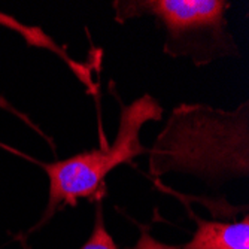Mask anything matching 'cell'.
<instances>
[{"instance_id": "6da1fadb", "label": "cell", "mask_w": 249, "mask_h": 249, "mask_svg": "<svg viewBox=\"0 0 249 249\" xmlns=\"http://www.w3.org/2000/svg\"><path fill=\"white\" fill-rule=\"evenodd\" d=\"M146 155L148 170L155 178L188 173L211 184L246 178L249 102L234 110L205 103L178 105Z\"/></svg>"}, {"instance_id": "7a4b0ae2", "label": "cell", "mask_w": 249, "mask_h": 249, "mask_svg": "<svg viewBox=\"0 0 249 249\" xmlns=\"http://www.w3.org/2000/svg\"><path fill=\"white\" fill-rule=\"evenodd\" d=\"M120 124L114 142L75 154L64 160L39 164L48 176V203L36 229L47 224L58 211L76 206L78 200L100 201L106 194V176L117 167L148 152L141 142V130L149 121L163 118V106L151 94L121 105Z\"/></svg>"}, {"instance_id": "3957f363", "label": "cell", "mask_w": 249, "mask_h": 249, "mask_svg": "<svg viewBox=\"0 0 249 249\" xmlns=\"http://www.w3.org/2000/svg\"><path fill=\"white\" fill-rule=\"evenodd\" d=\"M225 0H115V21L152 17L164 33V54L187 57L197 67L239 55V47L225 17Z\"/></svg>"}, {"instance_id": "277c9868", "label": "cell", "mask_w": 249, "mask_h": 249, "mask_svg": "<svg viewBox=\"0 0 249 249\" xmlns=\"http://www.w3.org/2000/svg\"><path fill=\"white\" fill-rule=\"evenodd\" d=\"M197 229L191 240L182 245H166L155 240L148 230L141 231V237L133 248L128 249H249V216L240 221H216L201 219L194 212Z\"/></svg>"}, {"instance_id": "5b68a950", "label": "cell", "mask_w": 249, "mask_h": 249, "mask_svg": "<svg viewBox=\"0 0 249 249\" xmlns=\"http://www.w3.org/2000/svg\"><path fill=\"white\" fill-rule=\"evenodd\" d=\"M79 249H118L114 237L106 230L100 201L97 203V208H96V219H94L93 233Z\"/></svg>"}]
</instances>
